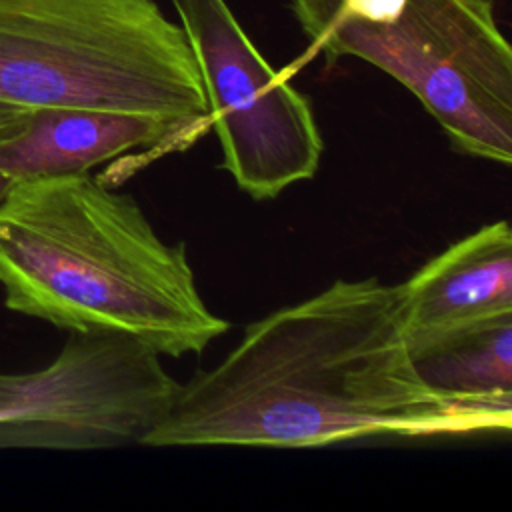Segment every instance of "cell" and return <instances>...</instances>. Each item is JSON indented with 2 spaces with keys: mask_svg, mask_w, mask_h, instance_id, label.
<instances>
[{
  "mask_svg": "<svg viewBox=\"0 0 512 512\" xmlns=\"http://www.w3.org/2000/svg\"><path fill=\"white\" fill-rule=\"evenodd\" d=\"M406 288L336 280L244 328L180 384L142 446L320 448L356 440L508 434L512 402L452 396L416 370Z\"/></svg>",
  "mask_w": 512,
  "mask_h": 512,
  "instance_id": "cell-1",
  "label": "cell"
},
{
  "mask_svg": "<svg viewBox=\"0 0 512 512\" xmlns=\"http://www.w3.org/2000/svg\"><path fill=\"white\" fill-rule=\"evenodd\" d=\"M6 308L70 332H114L160 356L202 354L230 324L198 292L186 244L88 174L18 180L0 200Z\"/></svg>",
  "mask_w": 512,
  "mask_h": 512,
  "instance_id": "cell-2",
  "label": "cell"
},
{
  "mask_svg": "<svg viewBox=\"0 0 512 512\" xmlns=\"http://www.w3.org/2000/svg\"><path fill=\"white\" fill-rule=\"evenodd\" d=\"M0 104L210 130L188 38L154 0H0Z\"/></svg>",
  "mask_w": 512,
  "mask_h": 512,
  "instance_id": "cell-3",
  "label": "cell"
},
{
  "mask_svg": "<svg viewBox=\"0 0 512 512\" xmlns=\"http://www.w3.org/2000/svg\"><path fill=\"white\" fill-rule=\"evenodd\" d=\"M318 52L380 68L424 104L456 152L510 164L512 48L488 0H406L396 20L344 24Z\"/></svg>",
  "mask_w": 512,
  "mask_h": 512,
  "instance_id": "cell-4",
  "label": "cell"
},
{
  "mask_svg": "<svg viewBox=\"0 0 512 512\" xmlns=\"http://www.w3.org/2000/svg\"><path fill=\"white\" fill-rule=\"evenodd\" d=\"M178 388L150 346L114 332H72L44 368L0 372V448L144 444Z\"/></svg>",
  "mask_w": 512,
  "mask_h": 512,
  "instance_id": "cell-5",
  "label": "cell"
},
{
  "mask_svg": "<svg viewBox=\"0 0 512 512\" xmlns=\"http://www.w3.org/2000/svg\"><path fill=\"white\" fill-rule=\"evenodd\" d=\"M194 54L222 168L254 200L310 180L324 142L312 106L252 44L226 0H172Z\"/></svg>",
  "mask_w": 512,
  "mask_h": 512,
  "instance_id": "cell-6",
  "label": "cell"
},
{
  "mask_svg": "<svg viewBox=\"0 0 512 512\" xmlns=\"http://www.w3.org/2000/svg\"><path fill=\"white\" fill-rule=\"evenodd\" d=\"M406 334L412 358L512 316V232L490 222L450 244L406 282Z\"/></svg>",
  "mask_w": 512,
  "mask_h": 512,
  "instance_id": "cell-7",
  "label": "cell"
},
{
  "mask_svg": "<svg viewBox=\"0 0 512 512\" xmlns=\"http://www.w3.org/2000/svg\"><path fill=\"white\" fill-rule=\"evenodd\" d=\"M200 134L146 114L36 108L24 128L0 142V172L14 180L88 174L112 160H146L186 148Z\"/></svg>",
  "mask_w": 512,
  "mask_h": 512,
  "instance_id": "cell-8",
  "label": "cell"
},
{
  "mask_svg": "<svg viewBox=\"0 0 512 512\" xmlns=\"http://www.w3.org/2000/svg\"><path fill=\"white\" fill-rule=\"evenodd\" d=\"M438 392L512 402V316L458 334L414 358Z\"/></svg>",
  "mask_w": 512,
  "mask_h": 512,
  "instance_id": "cell-9",
  "label": "cell"
},
{
  "mask_svg": "<svg viewBox=\"0 0 512 512\" xmlns=\"http://www.w3.org/2000/svg\"><path fill=\"white\" fill-rule=\"evenodd\" d=\"M406 0H292V12L310 40L320 48L344 24H386L400 16Z\"/></svg>",
  "mask_w": 512,
  "mask_h": 512,
  "instance_id": "cell-10",
  "label": "cell"
},
{
  "mask_svg": "<svg viewBox=\"0 0 512 512\" xmlns=\"http://www.w3.org/2000/svg\"><path fill=\"white\" fill-rule=\"evenodd\" d=\"M28 112L30 110L0 104V142L16 136L24 128Z\"/></svg>",
  "mask_w": 512,
  "mask_h": 512,
  "instance_id": "cell-11",
  "label": "cell"
},
{
  "mask_svg": "<svg viewBox=\"0 0 512 512\" xmlns=\"http://www.w3.org/2000/svg\"><path fill=\"white\" fill-rule=\"evenodd\" d=\"M18 180H14L12 176H8V174H4V172H0V200L14 188V184H16Z\"/></svg>",
  "mask_w": 512,
  "mask_h": 512,
  "instance_id": "cell-12",
  "label": "cell"
}]
</instances>
